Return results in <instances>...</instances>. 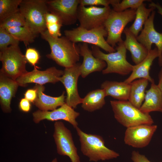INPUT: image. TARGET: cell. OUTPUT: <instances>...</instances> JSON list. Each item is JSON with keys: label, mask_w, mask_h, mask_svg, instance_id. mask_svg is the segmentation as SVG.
<instances>
[{"label": "cell", "mask_w": 162, "mask_h": 162, "mask_svg": "<svg viewBox=\"0 0 162 162\" xmlns=\"http://www.w3.org/2000/svg\"><path fill=\"white\" fill-rule=\"evenodd\" d=\"M41 38L48 43L51 50L47 58L54 61L58 65L65 68L72 66L80 59V48L78 45L66 37L54 38L46 29L40 34Z\"/></svg>", "instance_id": "1"}, {"label": "cell", "mask_w": 162, "mask_h": 162, "mask_svg": "<svg viewBox=\"0 0 162 162\" xmlns=\"http://www.w3.org/2000/svg\"><path fill=\"white\" fill-rule=\"evenodd\" d=\"M75 129L79 138L81 151L88 158L89 161H104L119 156L118 153L105 146L104 141L100 136L86 133L78 127Z\"/></svg>", "instance_id": "2"}, {"label": "cell", "mask_w": 162, "mask_h": 162, "mask_svg": "<svg viewBox=\"0 0 162 162\" xmlns=\"http://www.w3.org/2000/svg\"><path fill=\"white\" fill-rule=\"evenodd\" d=\"M110 104L115 118L127 128L154 123L149 113L143 112L128 100H111Z\"/></svg>", "instance_id": "3"}, {"label": "cell", "mask_w": 162, "mask_h": 162, "mask_svg": "<svg viewBox=\"0 0 162 162\" xmlns=\"http://www.w3.org/2000/svg\"><path fill=\"white\" fill-rule=\"evenodd\" d=\"M46 0H22L19 11L25 20V26L37 35L46 31V14L49 12Z\"/></svg>", "instance_id": "4"}, {"label": "cell", "mask_w": 162, "mask_h": 162, "mask_svg": "<svg viewBox=\"0 0 162 162\" xmlns=\"http://www.w3.org/2000/svg\"><path fill=\"white\" fill-rule=\"evenodd\" d=\"M115 49L116 52L106 54L95 46H92V51L94 56L104 61L107 67L102 71L103 74L114 73L122 75H128L132 72L133 65L126 60L127 50L124 41L117 44Z\"/></svg>", "instance_id": "5"}, {"label": "cell", "mask_w": 162, "mask_h": 162, "mask_svg": "<svg viewBox=\"0 0 162 162\" xmlns=\"http://www.w3.org/2000/svg\"><path fill=\"white\" fill-rule=\"evenodd\" d=\"M65 36L72 42L89 43L100 48L110 53L116 50L110 45L104 39L108 33L104 26L87 30L80 26L64 31Z\"/></svg>", "instance_id": "6"}, {"label": "cell", "mask_w": 162, "mask_h": 162, "mask_svg": "<svg viewBox=\"0 0 162 162\" xmlns=\"http://www.w3.org/2000/svg\"><path fill=\"white\" fill-rule=\"evenodd\" d=\"M0 60L2 64L0 74L13 80L26 73L27 62L19 45L10 46L0 52Z\"/></svg>", "instance_id": "7"}, {"label": "cell", "mask_w": 162, "mask_h": 162, "mask_svg": "<svg viewBox=\"0 0 162 162\" xmlns=\"http://www.w3.org/2000/svg\"><path fill=\"white\" fill-rule=\"evenodd\" d=\"M136 12V10L131 9L122 12H117L112 9L104 26L108 33L106 40L113 48L116 47V44L123 41L122 33L127 24L134 20Z\"/></svg>", "instance_id": "8"}, {"label": "cell", "mask_w": 162, "mask_h": 162, "mask_svg": "<svg viewBox=\"0 0 162 162\" xmlns=\"http://www.w3.org/2000/svg\"><path fill=\"white\" fill-rule=\"evenodd\" d=\"M53 137L59 154L68 156L71 162H80L71 132L63 122H55Z\"/></svg>", "instance_id": "9"}, {"label": "cell", "mask_w": 162, "mask_h": 162, "mask_svg": "<svg viewBox=\"0 0 162 162\" xmlns=\"http://www.w3.org/2000/svg\"><path fill=\"white\" fill-rule=\"evenodd\" d=\"M112 10L110 6L86 7L79 4L77 9V19L80 26L90 30L104 26Z\"/></svg>", "instance_id": "10"}, {"label": "cell", "mask_w": 162, "mask_h": 162, "mask_svg": "<svg viewBox=\"0 0 162 162\" xmlns=\"http://www.w3.org/2000/svg\"><path fill=\"white\" fill-rule=\"evenodd\" d=\"M81 63H77L70 67L65 68L64 74L59 78L66 92L65 103L73 109L82 104V98L79 96L77 89V81L81 75Z\"/></svg>", "instance_id": "11"}, {"label": "cell", "mask_w": 162, "mask_h": 162, "mask_svg": "<svg viewBox=\"0 0 162 162\" xmlns=\"http://www.w3.org/2000/svg\"><path fill=\"white\" fill-rule=\"evenodd\" d=\"M49 12L57 16L63 25H71L77 19V9L79 0H47Z\"/></svg>", "instance_id": "12"}, {"label": "cell", "mask_w": 162, "mask_h": 162, "mask_svg": "<svg viewBox=\"0 0 162 162\" xmlns=\"http://www.w3.org/2000/svg\"><path fill=\"white\" fill-rule=\"evenodd\" d=\"M64 74V71L58 70L55 67L44 70L35 69L20 76L16 80L20 86L25 87L28 84L35 83L40 85L47 83H55L59 81V78Z\"/></svg>", "instance_id": "13"}, {"label": "cell", "mask_w": 162, "mask_h": 162, "mask_svg": "<svg viewBox=\"0 0 162 162\" xmlns=\"http://www.w3.org/2000/svg\"><path fill=\"white\" fill-rule=\"evenodd\" d=\"M157 128L153 124H141L127 128L125 131L124 141L125 144L136 148L146 146Z\"/></svg>", "instance_id": "14"}, {"label": "cell", "mask_w": 162, "mask_h": 162, "mask_svg": "<svg viewBox=\"0 0 162 162\" xmlns=\"http://www.w3.org/2000/svg\"><path fill=\"white\" fill-rule=\"evenodd\" d=\"M155 14L153 10L144 25V28L140 34L136 38L137 40L147 49L148 51L154 44L158 53V62L160 66H162V33L158 32L155 29L154 21Z\"/></svg>", "instance_id": "15"}, {"label": "cell", "mask_w": 162, "mask_h": 162, "mask_svg": "<svg viewBox=\"0 0 162 162\" xmlns=\"http://www.w3.org/2000/svg\"><path fill=\"white\" fill-rule=\"evenodd\" d=\"M80 113L66 103L58 109L51 111H43L38 110L32 113L33 120L36 123L41 121L47 120L50 121L63 120L69 123L76 128L78 123L76 120Z\"/></svg>", "instance_id": "16"}, {"label": "cell", "mask_w": 162, "mask_h": 162, "mask_svg": "<svg viewBox=\"0 0 162 162\" xmlns=\"http://www.w3.org/2000/svg\"><path fill=\"white\" fill-rule=\"evenodd\" d=\"M78 45L80 55L83 57L80 67L81 76L82 78H85L92 72L102 71L106 67L107 65L104 61L94 56L87 43L79 44Z\"/></svg>", "instance_id": "17"}, {"label": "cell", "mask_w": 162, "mask_h": 162, "mask_svg": "<svg viewBox=\"0 0 162 162\" xmlns=\"http://www.w3.org/2000/svg\"><path fill=\"white\" fill-rule=\"evenodd\" d=\"M158 57L156 47L148 52L146 58L139 64L133 65V70L130 75L124 82L128 84L137 79L143 78L147 80L151 83L154 80L149 75V70L154 60Z\"/></svg>", "instance_id": "18"}, {"label": "cell", "mask_w": 162, "mask_h": 162, "mask_svg": "<svg viewBox=\"0 0 162 162\" xmlns=\"http://www.w3.org/2000/svg\"><path fill=\"white\" fill-rule=\"evenodd\" d=\"M19 86L16 81L0 74V103L3 112H11V100Z\"/></svg>", "instance_id": "19"}, {"label": "cell", "mask_w": 162, "mask_h": 162, "mask_svg": "<svg viewBox=\"0 0 162 162\" xmlns=\"http://www.w3.org/2000/svg\"><path fill=\"white\" fill-rule=\"evenodd\" d=\"M37 91V97L34 104L39 110L43 111H52L65 103V92L58 97L48 96L44 93L45 87L43 85L36 84L34 87Z\"/></svg>", "instance_id": "20"}, {"label": "cell", "mask_w": 162, "mask_h": 162, "mask_svg": "<svg viewBox=\"0 0 162 162\" xmlns=\"http://www.w3.org/2000/svg\"><path fill=\"white\" fill-rule=\"evenodd\" d=\"M123 32L126 36V39L124 41L125 47L130 52L133 62L136 64H138L146 58L148 51L137 40L136 37L128 28H125Z\"/></svg>", "instance_id": "21"}, {"label": "cell", "mask_w": 162, "mask_h": 162, "mask_svg": "<svg viewBox=\"0 0 162 162\" xmlns=\"http://www.w3.org/2000/svg\"><path fill=\"white\" fill-rule=\"evenodd\" d=\"M144 102L140 108L145 113L157 111L162 112V92L154 82L151 83L146 92Z\"/></svg>", "instance_id": "22"}, {"label": "cell", "mask_w": 162, "mask_h": 162, "mask_svg": "<svg viewBox=\"0 0 162 162\" xmlns=\"http://www.w3.org/2000/svg\"><path fill=\"white\" fill-rule=\"evenodd\" d=\"M106 96H110L118 100H128L130 90V84L123 82L106 81L101 85Z\"/></svg>", "instance_id": "23"}, {"label": "cell", "mask_w": 162, "mask_h": 162, "mask_svg": "<svg viewBox=\"0 0 162 162\" xmlns=\"http://www.w3.org/2000/svg\"><path fill=\"white\" fill-rule=\"evenodd\" d=\"M106 96L103 89L92 91L82 98V107L84 110L91 112L100 109L105 104V98Z\"/></svg>", "instance_id": "24"}, {"label": "cell", "mask_w": 162, "mask_h": 162, "mask_svg": "<svg viewBox=\"0 0 162 162\" xmlns=\"http://www.w3.org/2000/svg\"><path fill=\"white\" fill-rule=\"evenodd\" d=\"M149 81L142 78L134 80L130 84V92L128 100L134 106L140 109L144 101L145 90Z\"/></svg>", "instance_id": "25"}, {"label": "cell", "mask_w": 162, "mask_h": 162, "mask_svg": "<svg viewBox=\"0 0 162 162\" xmlns=\"http://www.w3.org/2000/svg\"><path fill=\"white\" fill-rule=\"evenodd\" d=\"M155 9L153 7L147 8L143 3L136 10L134 22L129 28L130 31L135 37H136L139 33L142 30L143 26L144 25L151 13Z\"/></svg>", "instance_id": "26"}, {"label": "cell", "mask_w": 162, "mask_h": 162, "mask_svg": "<svg viewBox=\"0 0 162 162\" xmlns=\"http://www.w3.org/2000/svg\"><path fill=\"white\" fill-rule=\"evenodd\" d=\"M5 29L19 41L23 42L26 46L33 42L37 36L26 26L10 28Z\"/></svg>", "instance_id": "27"}, {"label": "cell", "mask_w": 162, "mask_h": 162, "mask_svg": "<svg viewBox=\"0 0 162 162\" xmlns=\"http://www.w3.org/2000/svg\"><path fill=\"white\" fill-rule=\"evenodd\" d=\"M22 0H0V22L19 11Z\"/></svg>", "instance_id": "28"}, {"label": "cell", "mask_w": 162, "mask_h": 162, "mask_svg": "<svg viewBox=\"0 0 162 162\" xmlns=\"http://www.w3.org/2000/svg\"><path fill=\"white\" fill-rule=\"evenodd\" d=\"M26 25L24 17L20 11L13 14L0 22V27L5 29L24 26Z\"/></svg>", "instance_id": "29"}, {"label": "cell", "mask_w": 162, "mask_h": 162, "mask_svg": "<svg viewBox=\"0 0 162 162\" xmlns=\"http://www.w3.org/2000/svg\"><path fill=\"white\" fill-rule=\"evenodd\" d=\"M19 41L6 30L0 27V50L3 51L10 46L19 45Z\"/></svg>", "instance_id": "30"}, {"label": "cell", "mask_w": 162, "mask_h": 162, "mask_svg": "<svg viewBox=\"0 0 162 162\" xmlns=\"http://www.w3.org/2000/svg\"><path fill=\"white\" fill-rule=\"evenodd\" d=\"M145 0H123L112 5L113 10L117 12H123L128 8L136 10Z\"/></svg>", "instance_id": "31"}, {"label": "cell", "mask_w": 162, "mask_h": 162, "mask_svg": "<svg viewBox=\"0 0 162 162\" xmlns=\"http://www.w3.org/2000/svg\"><path fill=\"white\" fill-rule=\"evenodd\" d=\"M25 56L27 62L33 66L34 69L39 68L36 64L39 62L40 56L39 52L36 49L33 48H27Z\"/></svg>", "instance_id": "32"}, {"label": "cell", "mask_w": 162, "mask_h": 162, "mask_svg": "<svg viewBox=\"0 0 162 162\" xmlns=\"http://www.w3.org/2000/svg\"><path fill=\"white\" fill-rule=\"evenodd\" d=\"M79 4L85 6L87 5L95 6L103 5L108 7L120 2L119 0H79Z\"/></svg>", "instance_id": "33"}, {"label": "cell", "mask_w": 162, "mask_h": 162, "mask_svg": "<svg viewBox=\"0 0 162 162\" xmlns=\"http://www.w3.org/2000/svg\"><path fill=\"white\" fill-rule=\"evenodd\" d=\"M62 25L60 23L46 24V29L50 34L54 38L60 37V29Z\"/></svg>", "instance_id": "34"}, {"label": "cell", "mask_w": 162, "mask_h": 162, "mask_svg": "<svg viewBox=\"0 0 162 162\" xmlns=\"http://www.w3.org/2000/svg\"><path fill=\"white\" fill-rule=\"evenodd\" d=\"M45 19L46 24H62L59 18L55 14L49 12H47L45 15Z\"/></svg>", "instance_id": "35"}, {"label": "cell", "mask_w": 162, "mask_h": 162, "mask_svg": "<svg viewBox=\"0 0 162 162\" xmlns=\"http://www.w3.org/2000/svg\"><path fill=\"white\" fill-rule=\"evenodd\" d=\"M131 159L134 162H151L145 155L141 154L139 152L135 151H133L132 152Z\"/></svg>", "instance_id": "36"}, {"label": "cell", "mask_w": 162, "mask_h": 162, "mask_svg": "<svg viewBox=\"0 0 162 162\" xmlns=\"http://www.w3.org/2000/svg\"><path fill=\"white\" fill-rule=\"evenodd\" d=\"M24 95L25 98L30 102L34 103L37 97V90L34 88L28 89Z\"/></svg>", "instance_id": "37"}, {"label": "cell", "mask_w": 162, "mask_h": 162, "mask_svg": "<svg viewBox=\"0 0 162 162\" xmlns=\"http://www.w3.org/2000/svg\"><path fill=\"white\" fill-rule=\"evenodd\" d=\"M19 108L21 110L24 112H28L31 108L30 102L25 98H22L20 102Z\"/></svg>", "instance_id": "38"}, {"label": "cell", "mask_w": 162, "mask_h": 162, "mask_svg": "<svg viewBox=\"0 0 162 162\" xmlns=\"http://www.w3.org/2000/svg\"><path fill=\"white\" fill-rule=\"evenodd\" d=\"M149 7H153L157 9L158 12L162 16V7L158 3H155L152 2L149 4Z\"/></svg>", "instance_id": "39"}, {"label": "cell", "mask_w": 162, "mask_h": 162, "mask_svg": "<svg viewBox=\"0 0 162 162\" xmlns=\"http://www.w3.org/2000/svg\"><path fill=\"white\" fill-rule=\"evenodd\" d=\"M158 82L157 85L162 92V66L158 75Z\"/></svg>", "instance_id": "40"}, {"label": "cell", "mask_w": 162, "mask_h": 162, "mask_svg": "<svg viewBox=\"0 0 162 162\" xmlns=\"http://www.w3.org/2000/svg\"><path fill=\"white\" fill-rule=\"evenodd\" d=\"M51 162H58L57 158L54 159Z\"/></svg>", "instance_id": "41"}]
</instances>
